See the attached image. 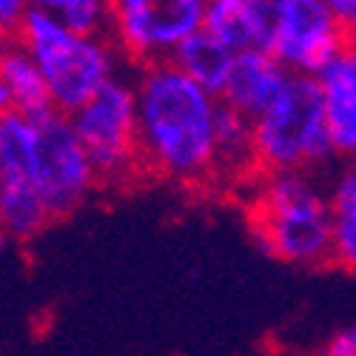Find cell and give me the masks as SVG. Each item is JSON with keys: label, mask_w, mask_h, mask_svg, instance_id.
Masks as SVG:
<instances>
[{"label": "cell", "mask_w": 356, "mask_h": 356, "mask_svg": "<svg viewBox=\"0 0 356 356\" xmlns=\"http://www.w3.org/2000/svg\"><path fill=\"white\" fill-rule=\"evenodd\" d=\"M72 123L92 157L97 180H117L131 171L137 157H143L137 92H131L120 80H108L97 97L72 117Z\"/></svg>", "instance_id": "5b68a950"}, {"label": "cell", "mask_w": 356, "mask_h": 356, "mask_svg": "<svg viewBox=\"0 0 356 356\" xmlns=\"http://www.w3.org/2000/svg\"><path fill=\"white\" fill-rule=\"evenodd\" d=\"M26 9H29V3H20V0H3V3H0V23H3L6 38L15 32V29H20Z\"/></svg>", "instance_id": "ac0fdd59"}, {"label": "cell", "mask_w": 356, "mask_h": 356, "mask_svg": "<svg viewBox=\"0 0 356 356\" xmlns=\"http://www.w3.org/2000/svg\"><path fill=\"white\" fill-rule=\"evenodd\" d=\"M0 217H3V228L17 240L40 234L51 220L35 180L17 174H0Z\"/></svg>", "instance_id": "5bb4252c"}, {"label": "cell", "mask_w": 356, "mask_h": 356, "mask_svg": "<svg viewBox=\"0 0 356 356\" xmlns=\"http://www.w3.org/2000/svg\"><path fill=\"white\" fill-rule=\"evenodd\" d=\"M254 222L262 245L285 262H334V211L300 174H274Z\"/></svg>", "instance_id": "277c9868"}, {"label": "cell", "mask_w": 356, "mask_h": 356, "mask_svg": "<svg viewBox=\"0 0 356 356\" xmlns=\"http://www.w3.org/2000/svg\"><path fill=\"white\" fill-rule=\"evenodd\" d=\"M334 154L319 77L293 74L285 97L254 123V157L274 174H296Z\"/></svg>", "instance_id": "3957f363"}, {"label": "cell", "mask_w": 356, "mask_h": 356, "mask_svg": "<svg viewBox=\"0 0 356 356\" xmlns=\"http://www.w3.org/2000/svg\"><path fill=\"white\" fill-rule=\"evenodd\" d=\"M43 6L60 17V23L74 38L86 40H95L106 20V12H111V6L100 3V0H46Z\"/></svg>", "instance_id": "e0dca14e"}, {"label": "cell", "mask_w": 356, "mask_h": 356, "mask_svg": "<svg viewBox=\"0 0 356 356\" xmlns=\"http://www.w3.org/2000/svg\"><path fill=\"white\" fill-rule=\"evenodd\" d=\"M337 152L356 157V40L348 38L337 60L319 74Z\"/></svg>", "instance_id": "8fae6325"}, {"label": "cell", "mask_w": 356, "mask_h": 356, "mask_svg": "<svg viewBox=\"0 0 356 356\" xmlns=\"http://www.w3.org/2000/svg\"><path fill=\"white\" fill-rule=\"evenodd\" d=\"M35 126V188L51 217H69L95 188L97 171L74 131L72 117L57 111Z\"/></svg>", "instance_id": "8992f818"}, {"label": "cell", "mask_w": 356, "mask_h": 356, "mask_svg": "<svg viewBox=\"0 0 356 356\" xmlns=\"http://www.w3.org/2000/svg\"><path fill=\"white\" fill-rule=\"evenodd\" d=\"M291 77L293 74L265 51L236 54L222 100L225 106H231L234 111L245 114L248 120L257 123L259 117H265L285 97Z\"/></svg>", "instance_id": "9c48e42d"}, {"label": "cell", "mask_w": 356, "mask_h": 356, "mask_svg": "<svg viewBox=\"0 0 356 356\" xmlns=\"http://www.w3.org/2000/svg\"><path fill=\"white\" fill-rule=\"evenodd\" d=\"M205 32L222 40L234 54L265 51L274 43V0H211Z\"/></svg>", "instance_id": "30bf717a"}, {"label": "cell", "mask_w": 356, "mask_h": 356, "mask_svg": "<svg viewBox=\"0 0 356 356\" xmlns=\"http://www.w3.org/2000/svg\"><path fill=\"white\" fill-rule=\"evenodd\" d=\"M0 86L9 92L12 111L26 117L32 123H40L46 117L57 114L51 88L35 63V57L23 46H12L3 51V63H0Z\"/></svg>", "instance_id": "7c38bea8"}, {"label": "cell", "mask_w": 356, "mask_h": 356, "mask_svg": "<svg viewBox=\"0 0 356 356\" xmlns=\"http://www.w3.org/2000/svg\"><path fill=\"white\" fill-rule=\"evenodd\" d=\"M217 103L171 60L154 63L137 88L140 152L157 171L194 180L217 160Z\"/></svg>", "instance_id": "6da1fadb"}, {"label": "cell", "mask_w": 356, "mask_h": 356, "mask_svg": "<svg viewBox=\"0 0 356 356\" xmlns=\"http://www.w3.org/2000/svg\"><path fill=\"white\" fill-rule=\"evenodd\" d=\"M331 211H334V262H339L348 271H356V165L348 168L345 177L337 183Z\"/></svg>", "instance_id": "9a60e30c"}, {"label": "cell", "mask_w": 356, "mask_h": 356, "mask_svg": "<svg viewBox=\"0 0 356 356\" xmlns=\"http://www.w3.org/2000/svg\"><path fill=\"white\" fill-rule=\"evenodd\" d=\"M17 38L40 66L60 114L74 117L111 80L108 49L97 40L74 38L43 3H29Z\"/></svg>", "instance_id": "7a4b0ae2"}, {"label": "cell", "mask_w": 356, "mask_h": 356, "mask_svg": "<svg viewBox=\"0 0 356 356\" xmlns=\"http://www.w3.org/2000/svg\"><path fill=\"white\" fill-rule=\"evenodd\" d=\"M334 17L345 29V35L356 40V0H331Z\"/></svg>", "instance_id": "ffe728a7"}, {"label": "cell", "mask_w": 356, "mask_h": 356, "mask_svg": "<svg viewBox=\"0 0 356 356\" xmlns=\"http://www.w3.org/2000/svg\"><path fill=\"white\" fill-rule=\"evenodd\" d=\"M205 9L202 0H120L111 6L117 35L134 57H152L177 51L188 38L202 32Z\"/></svg>", "instance_id": "ba28073f"}, {"label": "cell", "mask_w": 356, "mask_h": 356, "mask_svg": "<svg viewBox=\"0 0 356 356\" xmlns=\"http://www.w3.org/2000/svg\"><path fill=\"white\" fill-rule=\"evenodd\" d=\"M234 60H236V54L222 40H217L211 32H205V29L197 32L194 38H188L171 54V63L183 74H188L197 86H202L211 97H217V95L222 97Z\"/></svg>", "instance_id": "4fadbf2b"}, {"label": "cell", "mask_w": 356, "mask_h": 356, "mask_svg": "<svg viewBox=\"0 0 356 356\" xmlns=\"http://www.w3.org/2000/svg\"><path fill=\"white\" fill-rule=\"evenodd\" d=\"M345 43L348 35L334 17L331 0H274L271 57L291 74L319 77Z\"/></svg>", "instance_id": "52a82bcc"}, {"label": "cell", "mask_w": 356, "mask_h": 356, "mask_svg": "<svg viewBox=\"0 0 356 356\" xmlns=\"http://www.w3.org/2000/svg\"><path fill=\"white\" fill-rule=\"evenodd\" d=\"M214 134H217V157L243 160L248 157V152L254 154V126L248 123L245 114L234 111L225 103L217 106Z\"/></svg>", "instance_id": "2e32d148"}, {"label": "cell", "mask_w": 356, "mask_h": 356, "mask_svg": "<svg viewBox=\"0 0 356 356\" xmlns=\"http://www.w3.org/2000/svg\"><path fill=\"white\" fill-rule=\"evenodd\" d=\"M322 356H356V325H350V328L339 331L328 348H325Z\"/></svg>", "instance_id": "d6986e66"}]
</instances>
